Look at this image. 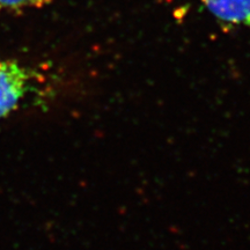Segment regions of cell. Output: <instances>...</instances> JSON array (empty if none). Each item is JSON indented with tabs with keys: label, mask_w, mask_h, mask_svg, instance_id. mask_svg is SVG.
Returning a JSON list of instances; mask_svg holds the SVG:
<instances>
[{
	"label": "cell",
	"mask_w": 250,
	"mask_h": 250,
	"mask_svg": "<svg viewBox=\"0 0 250 250\" xmlns=\"http://www.w3.org/2000/svg\"><path fill=\"white\" fill-rule=\"evenodd\" d=\"M33 85L27 67L11 59L0 58V120L19 108Z\"/></svg>",
	"instance_id": "1"
},
{
	"label": "cell",
	"mask_w": 250,
	"mask_h": 250,
	"mask_svg": "<svg viewBox=\"0 0 250 250\" xmlns=\"http://www.w3.org/2000/svg\"><path fill=\"white\" fill-rule=\"evenodd\" d=\"M206 9L225 26H250V0H203Z\"/></svg>",
	"instance_id": "2"
},
{
	"label": "cell",
	"mask_w": 250,
	"mask_h": 250,
	"mask_svg": "<svg viewBox=\"0 0 250 250\" xmlns=\"http://www.w3.org/2000/svg\"><path fill=\"white\" fill-rule=\"evenodd\" d=\"M54 0H0V14L22 13V12L45 7Z\"/></svg>",
	"instance_id": "3"
}]
</instances>
